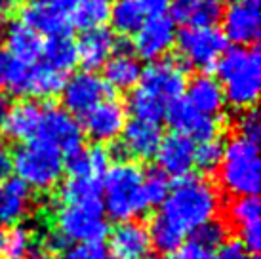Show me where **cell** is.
<instances>
[{
  "instance_id": "cell-43",
  "label": "cell",
  "mask_w": 261,
  "mask_h": 259,
  "mask_svg": "<svg viewBox=\"0 0 261 259\" xmlns=\"http://www.w3.org/2000/svg\"><path fill=\"white\" fill-rule=\"evenodd\" d=\"M204 252H200L193 242H187V244H181L177 250L166 253L164 259H198Z\"/></svg>"
},
{
  "instance_id": "cell-1",
  "label": "cell",
  "mask_w": 261,
  "mask_h": 259,
  "mask_svg": "<svg viewBox=\"0 0 261 259\" xmlns=\"http://www.w3.org/2000/svg\"><path fill=\"white\" fill-rule=\"evenodd\" d=\"M221 210V194L218 187L200 175L179 177L170 187L166 200L162 202L160 216L179 229L183 235L218 217Z\"/></svg>"
},
{
  "instance_id": "cell-17",
  "label": "cell",
  "mask_w": 261,
  "mask_h": 259,
  "mask_svg": "<svg viewBox=\"0 0 261 259\" xmlns=\"http://www.w3.org/2000/svg\"><path fill=\"white\" fill-rule=\"evenodd\" d=\"M122 141L116 147L118 157H134L139 160L154 159L162 141V132L159 124L141 122V120H130L126 122L122 134Z\"/></svg>"
},
{
  "instance_id": "cell-5",
  "label": "cell",
  "mask_w": 261,
  "mask_h": 259,
  "mask_svg": "<svg viewBox=\"0 0 261 259\" xmlns=\"http://www.w3.org/2000/svg\"><path fill=\"white\" fill-rule=\"evenodd\" d=\"M12 170L17 179L35 191H50L59 183L65 170L63 154L42 139H31L23 143L12 157Z\"/></svg>"
},
{
  "instance_id": "cell-30",
  "label": "cell",
  "mask_w": 261,
  "mask_h": 259,
  "mask_svg": "<svg viewBox=\"0 0 261 259\" xmlns=\"http://www.w3.org/2000/svg\"><path fill=\"white\" fill-rule=\"evenodd\" d=\"M109 21L120 35H136L145 21V14L136 4V0H116L109 10Z\"/></svg>"
},
{
  "instance_id": "cell-44",
  "label": "cell",
  "mask_w": 261,
  "mask_h": 259,
  "mask_svg": "<svg viewBox=\"0 0 261 259\" xmlns=\"http://www.w3.org/2000/svg\"><path fill=\"white\" fill-rule=\"evenodd\" d=\"M14 63H15V59L0 46V90L6 88V82H8V79H10V72H12V69H14Z\"/></svg>"
},
{
  "instance_id": "cell-37",
  "label": "cell",
  "mask_w": 261,
  "mask_h": 259,
  "mask_svg": "<svg viewBox=\"0 0 261 259\" xmlns=\"http://www.w3.org/2000/svg\"><path fill=\"white\" fill-rule=\"evenodd\" d=\"M170 177L166 173H162L159 168H152L143 175V193H145V200L151 206H159L166 200L168 193H170Z\"/></svg>"
},
{
  "instance_id": "cell-52",
  "label": "cell",
  "mask_w": 261,
  "mask_h": 259,
  "mask_svg": "<svg viewBox=\"0 0 261 259\" xmlns=\"http://www.w3.org/2000/svg\"><path fill=\"white\" fill-rule=\"evenodd\" d=\"M145 259H156V255H152V253H149V255H147Z\"/></svg>"
},
{
  "instance_id": "cell-23",
  "label": "cell",
  "mask_w": 261,
  "mask_h": 259,
  "mask_svg": "<svg viewBox=\"0 0 261 259\" xmlns=\"http://www.w3.org/2000/svg\"><path fill=\"white\" fill-rule=\"evenodd\" d=\"M31 204V189L17 177L0 183V227L17 225L27 216Z\"/></svg>"
},
{
  "instance_id": "cell-3",
  "label": "cell",
  "mask_w": 261,
  "mask_h": 259,
  "mask_svg": "<svg viewBox=\"0 0 261 259\" xmlns=\"http://www.w3.org/2000/svg\"><path fill=\"white\" fill-rule=\"evenodd\" d=\"M143 175L145 172L132 162H118L105 172L101 181L103 212L111 219L118 223L134 221L149 210L143 193Z\"/></svg>"
},
{
  "instance_id": "cell-53",
  "label": "cell",
  "mask_w": 261,
  "mask_h": 259,
  "mask_svg": "<svg viewBox=\"0 0 261 259\" xmlns=\"http://www.w3.org/2000/svg\"><path fill=\"white\" fill-rule=\"evenodd\" d=\"M206 255H208V253H202V255H200L198 259H206Z\"/></svg>"
},
{
  "instance_id": "cell-15",
  "label": "cell",
  "mask_w": 261,
  "mask_h": 259,
  "mask_svg": "<svg viewBox=\"0 0 261 259\" xmlns=\"http://www.w3.org/2000/svg\"><path fill=\"white\" fill-rule=\"evenodd\" d=\"M195 141L187 136L172 132L170 136H162L159 151L154 154L159 170L168 177H185L195 168Z\"/></svg>"
},
{
  "instance_id": "cell-40",
  "label": "cell",
  "mask_w": 261,
  "mask_h": 259,
  "mask_svg": "<svg viewBox=\"0 0 261 259\" xmlns=\"http://www.w3.org/2000/svg\"><path fill=\"white\" fill-rule=\"evenodd\" d=\"M237 130H239V136L254 139V141H259V136H261L259 113H257L254 107L242 111L240 116L237 118Z\"/></svg>"
},
{
  "instance_id": "cell-16",
  "label": "cell",
  "mask_w": 261,
  "mask_h": 259,
  "mask_svg": "<svg viewBox=\"0 0 261 259\" xmlns=\"http://www.w3.org/2000/svg\"><path fill=\"white\" fill-rule=\"evenodd\" d=\"M126 126V109L115 99L101 101L88 115H84V130L97 145L111 143L120 137Z\"/></svg>"
},
{
  "instance_id": "cell-26",
  "label": "cell",
  "mask_w": 261,
  "mask_h": 259,
  "mask_svg": "<svg viewBox=\"0 0 261 259\" xmlns=\"http://www.w3.org/2000/svg\"><path fill=\"white\" fill-rule=\"evenodd\" d=\"M143 67L130 51H116L115 56L103 65V80L111 90H132L138 86Z\"/></svg>"
},
{
  "instance_id": "cell-33",
  "label": "cell",
  "mask_w": 261,
  "mask_h": 259,
  "mask_svg": "<svg viewBox=\"0 0 261 259\" xmlns=\"http://www.w3.org/2000/svg\"><path fill=\"white\" fill-rule=\"evenodd\" d=\"M261 206L257 196H237L229 204V219L237 227V230L248 229L254 225H261L259 221Z\"/></svg>"
},
{
  "instance_id": "cell-51",
  "label": "cell",
  "mask_w": 261,
  "mask_h": 259,
  "mask_svg": "<svg viewBox=\"0 0 261 259\" xmlns=\"http://www.w3.org/2000/svg\"><path fill=\"white\" fill-rule=\"evenodd\" d=\"M248 259H261L257 253H252V255H248Z\"/></svg>"
},
{
  "instance_id": "cell-41",
  "label": "cell",
  "mask_w": 261,
  "mask_h": 259,
  "mask_svg": "<svg viewBox=\"0 0 261 259\" xmlns=\"http://www.w3.org/2000/svg\"><path fill=\"white\" fill-rule=\"evenodd\" d=\"M206 259H248V253L239 240H227L216 253H208Z\"/></svg>"
},
{
  "instance_id": "cell-39",
  "label": "cell",
  "mask_w": 261,
  "mask_h": 259,
  "mask_svg": "<svg viewBox=\"0 0 261 259\" xmlns=\"http://www.w3.org/2000/svg\"><path fill=\"white\" fill-rule=\"evenodd\" d=\"M58 259H109L105 246L99 244H73L59 253Z\"/></svg>"
},
{
  "instance_id": "cell-4",
  "label": "cell",
  "mask_w": 261,
  "mask_h": 259,
  "mask_svg": "<svg viewBox=\"0 0 261 259\" xmlns=\"http://www.w3.org/2000/svg\"><path fill=\"white\" fill-rule=\"evenodd\" d=\"M219 183L229 194L257 196L261 185L259 145L254 139L237 136L223 145V159L218 168Z\"/></svg>"
},
{
  "instance_id": "cell-20",
  "label": "cell",
  "mask_w": 261,
  "mask_h": 259,
  "mask_svg": "<svg viewBox=\"0 0 261 259\" xmlns=\"http://www.w3.org/2000/svg\"><path fill=\"white\" fill-rule=\"evenodd\" d=\"M42 118V107L35 101H17L12 103L6 118L2 120V130L10 139L14 141H31L38 134Z\"/></svg>"
},
{
  "instance_id": "cell-49",
  "label": "cell",
  "mask_w": 261,
  "mask_h": 259,
  "mask_svg": "<svg viewBox=\"0 0 261 259\" xmlns=\"http://www.w3.org/2000/svg\"><path fill=\"white\" fill-rule=\"evenodd\" d=\"M2 242H4V229L0 227V252H2Z\"/></svg>"
},
{
  "instance_id": "cell-18",
  "label": "cell",
  "mask_w": 261,
  "mask_h": 259,
  "mask_svg": "<svg viewBox=\"0 0 261 259\" xmlns=\"http://www.w3.org/2000/svg\"><path fill=\"white\" fill-rule=\"evenodd\" d=\"M151 248L149 230L141 221L118 223L109 237V250L115 259H145Z\"/></svg>"
},
{
  "instance_id": "cell-48",
  "label": "cell",
  "mask_w": 261,
  "mask_h": 259,
  "mask_svg": "<svg viewBox=\"0 0 261 259\" xmlns=\"http://www.w3.org/2000/svg\"><path fill=\"white\" fill-rule=\"evenodd\" d=\"M10 107H12V101H10V97H8L6 92H2V90H0V122L6 118Z\"/></svg>"
},
{
  "instance_id": "cell-31",
  "label": "cell",
  "mask_w": 261,
  "mask_h": 259,
  "mask_svg": "<svg viewBox=\"0 0 261 259\" xmlns=\"http://www.w3.org/2000/svg\"><path fill=\"white\" fill-rule=\"evenodd\" d=\"M193 238H191V242L204 253H212V252H218L219 248L229 240V235H231V227L218 219V217H214L210 221H206L204 225L200 227H196L193 232Z\"/></svg>"
},
{
  "instance_id": "cell-56",
  "label": "cell",
  "mask_w": 261,
  "mask_h": 259,
  "mask_svg": "<svg viewBox=\"0 0 261 259\" xmlns=\"http://www.w3.org/2000/svg\"><path fill=\"white\" fill-rule=\"evenodd\" d=\"M0 36H2V35H0Z\"/></svg>"
},
{
  "instance_id": "cell-10",
  "label": "cell",
  "mask_w": 261,
  "mask_h": 259,
  "mask_svg": "<svg viewBox=\"0 0 261 259\" xmlns=\"http://www.w3.org/2000/svg\"><path fill=\"white\" fill-rule=\"evenodd\" d=\"M37 137L56 147L61 154L63 152L71 154L79 151L84 143V132L79 120L73 115H69L63 107H56V105H48L46 109H42Z\"/></svg>"
},
{
  "instance_id": "cell-27",
  "label": "cell",
  "mask_w": 261,
  "mask_h": 259,
  "mask_svg": "<svg viewBox=\"0 0 261 259\" xmlns=\"http://www.w3.org/2000/svg\"><path fill=\"white\" fill-rule=\"evenodd\" d=\"M109 0H67L69 25L82 33L103 27L109 21Z\"/></svg>"
},
{
  "instance_id": "cell-13",
  "label": "cell",
  "mask_w": 261,
  "mask_h": 259,
  "mask_svg": "<svg viewBox=\"0 0 261 259\" xmlns=\"http://www.w3.org/2000/svg\"><path fill=\"white\" fill-rule=\"evenodd\" d=\"M175 23L168 15H154L143 21L134 35L132 48L139 59L156 61L162 59L175 46Z\"/></svg>"
},
{
  "instance_id": "cell-12",
  "label": "cell",
  "mask_w": 261,
  "mask_h": 259,
  "mask_svg": "<svg viewBox=\"0 0 261 259\" xmlns=\"http://www.w3.org/2000/svg\"><path fill=\"white\" fill-rule=\"evenodd\" d=\"M223 36L234 46H254L261 33L259 0H239L223 14Z\"/></svg>"
},
{
  "instance_id": "cell-45",
  "label": "cell",
  "mask_w": 261,
  "mask_h": 259,
  "mask_svg": "<svg viewBox=\"0 0 261 259\" xmlns=\"http://www.w3.org/2000/svg\"><path fill=\"white\" fill-rule=\"evenodd\" d=\"M27 259H54V253L42 242H33L29 253H27Z\"/></svg>"
},
{
  "instance_id": "cell-35",
  "label": "cell",
  "mask_w": 261,
  "mask_h": 259,
  "mask_svg": "<svg viewBox=\"0 0 261 259\" xmlns=\"http://www.w3.org/2000/svg\"><path fill=\"white\" fill-rule=\"evenodd\" d=\"M128 111L132 113L134 120H141V122L159 124L164 115H166V107L143 94L141 90H134V94L128 99Z\"/></svg>"
},
{
  "instance_id": "cell-47",
  "label": "cell",
  "mask_w": 261,
  "mask_h": 259,
  "mask_svg": "<svg viewBox=\"0 0 261 259\" xmlns=\"http://www.w3.org/2000/svg\"><path fill=\"white\" fill-rule=\"evenodd\" d=\"M19 10V0H0V19H6Z\"/></svg>"
},
{
  "instance_id": "cell-19",
  "label": "cell",
  "mask_w": 261,
  "mask_h": 259,
  "mask_svg": "<svg viewBox=\"0 0 261 259\" xmlns=\"http://www.w3.org/2000/svg\"><path fill=\"white\" fill-rule=\"evenodd\" d=\"M76 50H79V61L88 71L94 72L107 63L118 50V38L115 33L107 27H97V29L82 33L76 40Z\"/></svg>"
},
{
  "instance_id": "cell-8",
  "label": "cell",
  "mask_w": 261,
  "mask_h": 259,
  "mask_svg": "<svg viewBox=\"0 0 261 259\" xmlns=\"http://www.w3.org/2000/svg\"><path fill=\"white\" fill-rule=\"evenodd\" d=\"M175 46L181 63L196 69H212L227 50V38L218 25L214 27H185L175 36Z\"/></svg>"
},
{
  "instance_id": "cell-34",
  "label": "cell",
  "mask_w": 261,
  "mask_h": 259,
  "mask_svg": "<svg viewBox=\"0 0 261 259\" xmlns=\"http://www.w3.org/2000/svg\"><path fill=\"white\" fill-rule=\"evenodd\" d=\"M101 179L99 177H69L63 189V202H86L101 200Z\"/></svg>"
},
{
  "instance_id": "cell-24",
  "label": "cell",
  "mask_w": 261,
  "mask_h": 259,
  "mask_svg": "<svg viewBox=\"0 0 261 259\" xmlns=\"http://www.w3.org/2000/svg\"><path fill=\"white\" fill-rule=\"evenodd\" d=\"M185 90H187V97L185 99L198 113L216 118L223 111L225 97L218 79H214L210 74H198V76L191 80V84Z\"/></svg>"
},
{
  "instance_id": "cell-36",
  "label": "cell",
  "mask_w": 261,
  "mask_h": 259,
  "mask_svg": "<svg viewBox=\"0 0 261 259\" xmlns=\"http://www.w3.org/2000/svg\"><path fill=\"white\" fill-rule=\"evenodd\" d=\"M31 244H33V238L29 230L21 225H14L8 232H4L0 253L4 255V259H27Z\"/></svg>"
},
{
  "instance_id": "cell-55",
  "label": "cell",
  "mask_w": 261,
  "mask_h": 259,
  "mask_svg": "<svg viewBox=\"0 0 261 259\" xmlns=\"http://www.w3.org/2000/svg\"><path fill=\"white\" fill-rule=\"evenodd\" d=\"M65 2H67V0H65Z\"/></svg>"
},
{
  "instance_id": "cell-46",
  "label": "cell",
  "mask_w": 261,
  "mask_h": 259,
  "mask_svg": "<svg viewBox=\"0 0 261 259\" xmlns=\"http://www.w3.org/2000/svg\"><path fill=\"white\" fill-rule=\"evenodd\" d=\"M12 172V157L4 149H0V183L6 181Z\"/></svg>"
},
{
  "instance_id": "cell-50",
  "label": "cell",
  "mask_w": 261,
  "mask_h": 259,
  "mask_svg": "<svg viewBox=\"0 0 261 259\" xmlns=\"http://www.w3.org/2000/svg\"><path fill=\"white\" fill-rule=\"evenodd\" d=\"M218 4H221V2H227V4H232V2H239V0H216Z\"/></svg>"
},
{
  "instance_id": "cell-14",
  "label": "cell",
  "mask_w": 261,
  "mask_h": 259,
  "mask_svg": "<svg viewBox=\"0 0 261 259\" xmlns=\"http://www.w3.org/2000/svg\"><path fill=\"white\" fill-rule=\"evenodd\" d=\"M164 118L168 124L174 128L175 134L187 136L193 141H210V139H218L221 124L218 118L214 116H206L198 113L187 99L174 101L170 107L166 109Z\"/></svg>"
},
{
  "instance_id": "cell-22",
  "label": "cell",
  "mask_w": 261,
  "mask_h": 259,
  "mask_svg": "<svg viewBox=\"0 0 261 259\" xmlns=\"http://www.w3.org/2000/svg\"><path fill=\"white\" fill-rule=\"evenodd\" d=\"M172 21L183 27H214L221 19V6L216 0H170Z\"/></svg>"
},
{
  "instance_id": "cell-7",
  "label": "cell",
  "mask_w": 261,
  "mask_h": 259,
  "mask_svg": "<svg viewBox=\"0 0 261 259\" xmlns=\"http://www.w3.org/2000/svg\"><path fill=\"white\" fill-rule=\"evenodd\" d=\"M187 88L185 65L177 59L162 58L151 61L141 71L138 82V90L152 97L154 101L170 107L174 101L181 99Z\"/></svg>"
},
{
  "instance_id": "cell-9",
  "label": "cell",
  "mask_w": 261,
  "mask_h": 259,
  "mask_svg": "<svg viewBox=\"0 0 261 259\" xmlns=\"http://www.w3.org/2000/svg\"><path fill=\"white\" fill-rule=\"evenodd\" d=\"M113 90L107 86V82L92 71H82L71 74V79L65 80L61 90V103L69 115L84 116L101 101L111 99Z\"/></svg>"
},
{
  "instance_id": "cell-25",
  "label": "cell",
  "mask_w": 261,
  "mask_h": 259,
  "mask_svg": "<svg viewBox=\"0 0 261 259\" xmlns=\"http://www.w3.org/2000/svg\"><path fill=\"white\" fill-rule=\"evenodd\" d=\"M111 154L109 149L103 145H94L88 149H79V151L67 154L65 170L71 177H99L105 175V172L111 168Z\"/></svg>"
},
{
  "instance_id": "cell-42",
  "label": "cell",
  "mask_w": 261,
  "mask_h": 259,
  "mask_svg": "<svg viewBox=\"0 0 261 259\" xmlns=\"http://www.w3.org/2000/svg\"><path fill=\"white\" fill-rule=\"evenodd\" d=\"M136 4L141 8V12L149 17L164 15L170 8V0H136Z\"/></svg>"
},
{
  "instance_id": "cell-11",
  "label": "cell",
  "mask_w": 261,
  "mask_h": 259,
  "mask_svg": "<svg viewBox=\"0 0 261 259\" xmlns=\"http://www.w3.org/2000/svg\"><path fill=\"white\" fill-rule=\"evenodd\" d=\"M19 15L23 25L40 36L51 38L67 35L71 29L65 0H23V4H19Z\"/></svg>"
},
{
  "instance_id": "cell-2",
  "label": "cell",
  "mask_w": 261,
  "mask_h": 259,
  "mask_svg": "<svg viewBox=\"0 0 261 259\" xmlns=\"http://www.w3.org/2000/svg\"><path fill=\"white\" fill-rule=\"evenodd\" d=\"M216 71L225 103L242 111L254 107L261 90V54L257 46L227 48Z\"/></svg>"
},
{
  "instance_id": "cell-29",
  "label": "cell",
  "mask_w": 261,
  "mask_h": 259,
  "mask_svg": "<svg viewBox=\"0 0 261 259\" xmlns=\"http://www.w3.org/2000/svg\"><path fill=\"white\" fill-rule=\"evenodd\" d=\"M65 80L67 79L63 72L54 71V69L48 67V65H44V63L31 65L27 95L42 97V99H50V97H54V95L61 94Z\"/></svg>"
},
{
  "instance_id": "cell-54",
  "label": "cell",
  "mask_w": 261,
  "mask_h": 259,
  "mask_svg": "<svg viewBox=\"0 0 261 259\" xmlns=\"http://www.w3.org/2000/svg\"><path fill=\"white\" fill-rule=\"evenodd\" d=\"M0 143H2V134H0Z\"/></svg>"
},
{
  "instance_id": "cell-38",
  "label": "cell",
  "mask_w": 261,
  "mask_h": 259,
  "mask_svg": "<svg viewBox=\"0 0 261 259\" xmlns=\"http://www.w3.org/2000/svg\"><path fill=\"white\" fill-rule=\"evenodd\" d=\"M223 159V143L219 139L202 141L195 147V166H198L202 172H216Z\"/></svg>"
},
{
  "instance_id": "cell-21",
  "label": "cell",
  "mask_w": 261,
  "mask_h": 259,
  "mask_svg": "<svg viewBox=\"0 0 261 259\" xmlns=\"http://www.w3.org/2000/svg\"><path fill=\"white\" fill-rule=\"evenodd\" d=\"M4 50L23 65H35L42 56V38L21 21L10 23L4 33Z\"/></svg>"
},
{
  "instance_id": "cell-6",
  "label": "cell",
  "mask_w": 261,
  "mask_h": 259,
  "mask_svg": "<svg viewBox=\"0 0 261 259\" xmlns=\"http://www.w3.org/2000/svg\"><path fill=\"white\" fill-rule=\"evenodd\" d=\"M56 225L69 244H99L109 235L101 200L63 202L56 212Z\"/></svg>"
},
{
  "instance_id": "cell-28",
  "label": "cell",
  "mask_w": 261,
  "mask_h": 259,
  "mask_svg": "<svg viewBox=\"0 0 261 259\" xmlns=\"http://www.w3.org/2000/svg\"><path fill=\"white\" fill-rule=\"evenodd\" d=\"M44 65L51 67L54 71L67 74L73 71L79 63V50H76V40L69 35L51 36L42 44V56Z\"/></svg>"
},
{
  "instance_id": "cell-32",
  "label": "cell",
  "mask_w": 261,
  "mask_h": 259,
  "mask_svg": "<svg viewBox=\"0 0 261 259\" xmlns=\"http://www.w3.org/2000/svg\"><path fill=\"white\" fill-rule=\"evenodd\" d=\"M147 230H149L151 246H154V250H159L162 253L174 252V250H177L185 242V235L179 229H175L170 221H166L160 214L152 217V221L147 227Z\"/></svg>"
}]
</instances>
